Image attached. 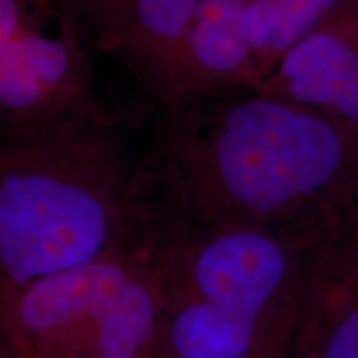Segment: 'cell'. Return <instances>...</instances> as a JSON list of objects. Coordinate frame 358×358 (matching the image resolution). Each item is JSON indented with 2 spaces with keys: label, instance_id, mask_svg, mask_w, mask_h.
<instances>
[{
  "label": "cell",
  "instance_id": "obj_1",
  "mask_svg": "<svg viewBox=\"0 0 358 358\" xmlns=\"http://www.w3.org/2000/svg\"><path fill=\"white\" fill-rule=\"evenodd\" d=\"M136 191L196 229L312 227L358 203V127L250 88L158 106Z\"/></svg>",
  "mask_w": 358,
  "mask_h": 358
},
{
  "label": "cell",
  "instance_id": "obj_2",
  "mask_svg": "<svg viewBox=\"0 0 358 358\" xmlns=\"http://www.w3.org/2000/svg\"><path fill=\"white\" fill-rule=\"evenodd\" d=\"M138 116L0 133V301L82 266L153 222L138 198Z\"/></svg>",
  "mask_w": 358,
  "mask_h": 358
},
{
  "label": "cell",
  "instance_id": "obj_3",
  "mask_svg": "<svg viewBox=\"0 0 358 358\" xmlns=\"http://www.w3.org/2000/svg\"><path fill=\"white\" fill-rule=\"evenodd\" d=\"M315 227L204 231L155 217L158 358H292Z\"/></svg>",
  "mask_w": 358,
  "mask_h": 358
},
{
  "label": "cell",
  "instance_id": "obj_4",
  "mask_svg": "<svg viewBox=\"0 0 358 358\" xmlns=\"http://www.w3.org/2000/svg\"><path fill=\"white\" fill-rule=\"evenodd\" d=\"M161 312L151 222L103 256L0 301V358H158Z\"/></svg>",
  "mask_w": 358,
  "mask_h": 358
},
{
  "label": "cell",
  "instance_id": "obj_5",
  "mask_svg": "<svg viewBox=\"0 0 358 358\" xmlns=\"http://www.w3.org/2000/svg\"><path fill=\"white\" fill-rule=\"evenodd\" d=\"M55 0H0V133L64 120L111 122L131 115L95 87L85 22L60 7L58 30L43 24Z\"/></svg>",
  "mask_w": 358,
  "mask_h": 358
},
{
  "label": "cell",
  "instance_id": "obj_6",
  "mask_svg": "<svg viewBox=\"0 0 358 358\" xmlns=\"http://www.w3.org/2000/svg\"><path fill=\"white\" fill-rule=\"evenodd\" d=\"M203 0H100L82 15L95 52L113 58L158 106L171 92Z\"/></svg>",
  "mask_w": 358,
  "mask_h": 358
},
{
  "label": "cell",
  "instance_id": "obj_7",
  "mask_svg": "<svg viewBox=\"0 0 358 358\" xmlns=\"http://www.w3.org/2000/svg\"><path fill=\"white\" fill-rule=\"evenodd\" d=\"M292 358H358V203L317 224Z\"/></svg>",
  "mask_w": 358,
  "mask_h": 358
},
{
  "label": "cell",
  "instance_id": "obj_8",
  "mask_svg": "<svg viewBox=\"0 0 358 358\" xmlns=\"http://www.w3.org/2000/svg\"><path fill=\"white\" fill-rule=\"evenodd\" d=\"M252 92L358 127V0H337Z\"/></svg>",
  "mask_w": 358,
  "mask_h": 358
},
{
  "label": "cell",
  "instance_id": "obj_9",
  "mask_svg": "<svg viewBox=\"0 0 358 358\" xmlns=\"http://www.w3.org/2000/svg\"><path fill=\"white\" fill-rule=\"evenodd\" d=\"M256 83L248 0H203L178 77L158 106L214 90L252 88Z\"/></svg>",
  "mask_w": 358,
  "mask_h": 358
},
{
  "label": "cell",
  "instance_id": "obj_10",
  "mask_svg": "<svg viewBox=\"0 0 358 358\" xmlns=\"http://www.w3.org/2000/svg\"><path fill=\"white\" fill-rule=\"evenodd\" d=\"M248 3L259 83L337 0H248Z\"/></svg>",
  "mask_w": 358,
  "mask_h": 358
},
{
  "label": "cell",
  "instance_id": "obj_11",
  "mask_svg": "<svg viewBox=\"0 0 358 358\" xmlns=\"http://www.w3.org/2000/svg\"><path fill=\"white\" fill-rule=\"evenodd\" d=\"M55 2L62 8H69V10L82 15V13L87 10L88 7H92L93 3L100 2V0H55Z\"/></svg>",
  "mask_w": 358,
  "mask_h": 358
}]
</instances>
